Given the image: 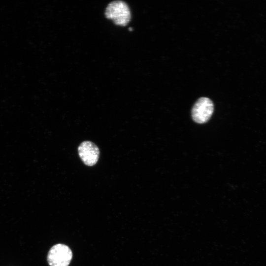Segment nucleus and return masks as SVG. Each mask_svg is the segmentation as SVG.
<instances>
[{
  "label": "nucleus",
  "mask_w": 266,
  "mask_h": 266,
  "mask_svg": "<svg viewBox=\"0 0 266 266\" xmlns=\"http://www.w3.org/2000/svg\"><path fill=\"white\" fill-rule=\"evenodd\" d=\"M72 257L71 250L67 245L57 244L49 250L47 261L50 266H68Z\"/></svg>",
  "instance_id": "obj_2"
},
{
  "label": "nucleus",
  "mask_w": 266,
  "mask_h": 266,
  "mask_svg": "<svg viewBox=\"0 0 266 266\" xmlns=\"http://www.w3.org/2000/svg\"><path fill=\"white\" fill-rule=\"evenodd\" d=\"M105 15L117 25L125 26L130 21L131 12L126 3L122 0L110 2L107 6Z\"/></svg>",
  "instance_id": "obj_1"
},
{
  "label": "nucleus",
  "mask_w": 266,
  "mask_h": 266,
  "mask_svg": "<svg viewBox=\"0 0 266 266\" xmlns=\"http://www.w3.org/2000/svg\"><path fill=\"white\" fill-rule=\"evenodd\" d=\"M213 110V103L209 99L200 98L193 106L192 110V118L197 123H206L211 117Z\"/></svg>",
  "instance_id": "obj_3"
},
{
  "label": "nucleus",
  "mask_w": 266,
  "mask_h": 266,
  "mask_svg": "<svg viewBox=\"0 0 266 266\" xmlns=\"http://www.w3.org/2000/svg\"><path fill=\"white\" fill-rule=\"evenodd\" d=\"M78 154L83 162L87 166H94L98 162L100 151L97 146L89 141L82 142L78 148Z\"/></svg>",
  "instance_id": "obj_4"
}]
</instances>
